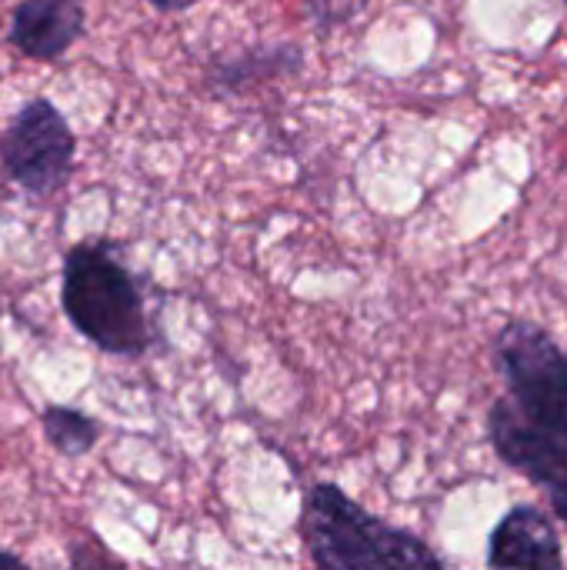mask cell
<instances>
[{"label": "cell", "mask_w": 567, "mask_h": 570, "mask_svg": "<svg viewBox=\"0 0 567 570\" xmlns=\"http://www.w3.org/2000/svg\"><path fill=\"white\" fill-rule=\"evenodd\" d=\"M297 528L314 570H454L424 538L368 511L331 481L304 491Z\"/></svg>", "instance_id": "6da1fadb"}, {"label": "cell", "mask_w": 567, "mask_h": 570, "mask_svg": "<svg viewBox=\"0 0 567 570\" xmlns=\"http://www.w3.org/2000/svg\"><path fill=\"white\" fill-rule=\"evenodd\" d=\"M60 307L70 327L110 357H140L154 344L140 284L104 240H80L63 254Z\"/></svg>", "instance_id": "7a4b0ae2"}, {"label": "cell", "mask_w": 567, "mask_h": 570, "mask_svg": "<svg viewBox=\"0 0 567 570\" xmlns=\"http://www.w3.org/2000/svg\"><path fill=\"white\" fill-rule=\"evenodd\" d=\"M491 357L511 407L538 428L567 434V351L555 334L531 317H511L495 334Z\"/></svg>", "instance_id": "3957f363"}, {"label": "cell", "mask_w": 567, "mask_h": 570, "mask_svg": "<svg viewBox=\"0 0 567 570\" xmlns=\"http://www.w3.org/2000/svg\"><path fill=\"white\" fill-rule=\"evenodd\" d=\"M74 130L47 97L20 104L0 134V167L30 197L57 194L74 170Z\"/></svg>", "instance_id": "277c9868"}, {"label": "cell", "mask_w": 567, "mask_h": 570, "mask_svg": "<svg viewBox=\"0 0 567 570\" xmlns=\"http://www.w3.org/2000/svg\"><path fill=\"white\" fill-rule=\"evenodd\" d=\"M485 434L498 461L535 484L545 494L551 518L567 528V434L531 424L508 397H498L488 407Z\"/></svg>", "instance_id": "5b68a950"}, {"label": "cell", "mask_w": 567, "mask_h": 570, "mask_svg": "<svg viewBox=\"0 0 567 570\" xmlns=\"http://www.w3.org/2000/svg\"><path fill=\"white\" fill-rule=\"evenodd\" d=\"M488 570H567L558 521L541 504H511L488 534Z\"/></svg>", "instance_id": "8992f818"}, {"label": "cell", "mask_w": 567, "mask_h": 570, "mask_svg": "<svg viewBox=\"0 0 567 570\" xmlns=\"http://www.w3.org/2000/svg\"><path fill=\"white\" fill-rule=\"evenodd\" d=\"M87 27L84 0H20L10 17L7 40L30 60H60Z\"/></svg>", "instance_id": "52a82bcc"}, {"label": "cell", "mask_w": 567, "mask_h": 570, "mask_svg": "<svg viewBox=\"0 0 567 570\" xmlns=\"http://www.w3.org/2000/svg\"><path fill=\"white\" fill-rule=\"evenodd\" d=\"M40 428L47 444L67 461L87 458L100 441V421L70 404H47L40 414Z\"/></svg>", "instance_id": "ba28073f"}, {"label": "cell", "mask_w": 567, "mask_h": 570, "mask_svg": "<svg viewBox=\"0 0 567 570\" xmlns=\"http://www.w3.org/2000/svg\"><path fill=\"white\" fill-rule=\"evenodd\" d=\"M368 7H371V0H304V10H307L311 23L321 27V30L344 27L354 17H361Z\"/></svg>", "instance_id": "9c48e42d"}, {"label": "cell", "mask_w": 567, "mask_h": 570, "mask_svg": "<svg viewBox=\"0 0 567 570\" xmlns=\"http://www.w3.org/2000/svg\"><path fill=\"white\" fill-rule=\"evenodd\" d=\"M67 570H127L104 544H100V538H94V534H87L84 541H77L74 548H70V564Z\"/></svg>", "instance_id": "30bf717a"}, {"label": "cell", "mask_w": 567, "mask_h": 570, "mask_svg": "<svg viewBox=\"0 0 567 570\" xmlns=\"http://www.w3.org/2000/svg\"><path fill=\"white\" fill-rule=\"evenodd\" d=\"M154 10H160V13H177V10H187V7H194V3H201V0H147Z\"/></svg>", "instance_id": "8fae6325"}, {"label": "cell", "mask_w": 567, "mask_h": 570, "mask_svg": "<svg viewBox=\"0 0 567 570\" xmlns=\"http://www.w3.org/2000/svg\"><path fill=\"white\" fill-rule=\"evenodd\" d=\"M0 570H30L17 554H10V551H0Z\"/></svg>", "instance_id": "7c38bea8"}, {"label": "cell", "mask_w": 567, "mask_h": 570, "mask_svg": "<svg viewBox=\"0 0 567 570\" xmlns=\"http://www.w3.org/2000/svg\"><path fill=\"white\" fill-rule=\"evenodd\" d=\"M565 351H567V347H565Z\"/></svg>", "instance_id": "4fadbf2b"}]
</instances>
